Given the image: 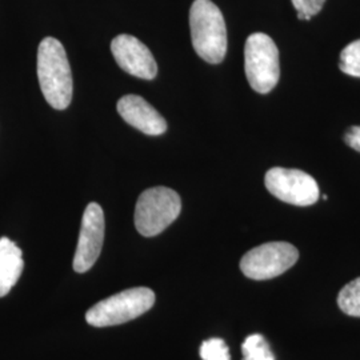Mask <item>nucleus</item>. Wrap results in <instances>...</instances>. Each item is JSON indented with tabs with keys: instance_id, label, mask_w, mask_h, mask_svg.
I'll return each instance as SVG.
<instances>
[{
	"instance_id": "nucleus-1",
	"label": "nucleus",
	"mask_w": 360,
	"mask_h": 360,
	"mask_svg": "<svg viewBox=\"0 0 360 360\" xmlns=\"http://www.w3.org/2000/svg\"><path fill=\"white\" fill-rule=\"evenodd\" d=\"M38 79L44 99L55 110H65L72 101V74L63 44L43 39L38 49Z\"/></svg>"
},
{
	"instance_id": "nucleus-2",
	"label": "nucleus",
	"mask_w": 360,
	"mask_h": 360,
	"mask_svg": "<svg viewBox=\"0 0 360 360\" xmlns=\"http://www.w3.org/2000/svg\"><path fill=\"white\" fill-rule=\"evenodd\" d=\"M193 50L207 63L219 65L227 53V28L223 13L211 0H195L190 10Z\"/></svg>"
},
{
	"instance_id": "nucleus-3",
	"label": "nucleus",
	"mask_w": 360,
	"mask_h": 360,
	"mask_svg": "<svg viewBox=\"0 0 360 360\" xmlns=\"http://www.w3.org/2000/svg\"><path fill=\"white\" fill-rule=\"evenodd\" d=\"M155 304V292L147 287H135L110 296L92 306L86 321L94 327H108L134 321Z\"/></svg>"
},
{
	"instance_id": "nucleus-4",
	"label": "nucleus",
	"mask_w": 360,
	"mask_h": 360,
	"mask_svg": "<svg viewBox=\"0 0 360 360\" xmlns=\"http://www.w3.org/2000/svg\"><path fill=\"white\" fill-rule=\"evenodd\" d=\"M181 200L167 187H153L141 193L135 207V226L138 232L151 238L165 231L180 215Z\"/></svg>"
},
{
	"instance_id": "nucleus-5",
	"label": "nucleus",
	"mask_w": 360,
	"mask_h": 360,
	"mask_svg": "<svg viewBox=\"0 0 360 360\" xmlns=\"http://www.w3.org/2000/svg\"><path fill=\"white\" fill-rule=\"evenodd\" d=\"M245 70L251 89L259 94H269L281 77L279 50L266 34L255 32L247 38Z\"/></svg>"
},
{
	"instance_id": "nucleus-6",
	"label": "nucleus",
	"mask_w": 360,
	"mask_h": 360,
	"mask_svg": "<svg viewBox=\"0 0 360 360\" xmlns=\"http://www.w3.org/2000/svg\"><path fill=\"white\" fill-rule=\"evenodd\" d=\"M299 251L287 242H270L250 250L240 260V270L254 281H269L290 270Z\"/></svg>"
},
{
	"instance_id": "nucleus-7",
	"label": "nucleus",
	"mask_w": 360,
	"mask_h": 360,
	"mask_svg": "<svg viewBox=\"0 0 360 360\" xmlns=\"http://www.w3.org/2000/svg\"><path fill=\"white\" fill-rule=\"evenodd\" d=\"M264 183L275 198L294 206H312L321 195L316 180L300 169L271 168L266 174Z\"/></svg>"
},
{
	"instance_id": "nucleus-8",
	"label": "nucleus",
	"mask_w": 360,
	"mask_h": 360,
	"mask_svg": "<svg viewBox=\"0 0 360 360\" xmlns=\"http://www.w3.org/2000/svg\"><path fill=\"white\" fill-rule=\"evenodd\" d=\"M104 212L98 203L86 207L74 257V270L84 274L92 269L101 255L104 240Z\"/></svg>"
},
{
	"instance_id": "nucleus-9",
	"label": "nucleus",
	"mask_w": 360,
	"mask_h": 360,
	"mask_svg": "<svg viewBox=\"0 0 360 360\" xmlns=\"http://www.w3.org/2000/svg\"><path fill=\"white\" fill-rule=\"evenodd\" d=\"M111 52L116 63L132 77L153 80L158 74L154 55L146 44L132 35H117L111 41Z\"/></svg>"
},
{
	"instance_id": "nucleus-10",
	"label": "nucleus",
	"mask_w": 360,
	"mask_h": 360,
	"mask_svg": "<svg viewBox=\"0 0 360 360\" xmlns=\"http://www.w3.org/2000/svg\"><path fill=\"white\" fill-rule=\"evenodd\" d=\"M117 112L129 126L150 136H158L167 131V122L151 104L139 95H126L117 102Z\"/></svg>"
},
{
	"instance_id": "nucleus-11",
	"label": "nucleus",
	"mask_w": 360,
	"mask_h": 360,
	"mask_svg": "<svg viewBox=\"0 0 360 360\" xmlns=\"http://www.w3.org/2000/svg\"><path fill=\"white\" fill-rule=\"evenodd\" d=\"M25 269L22 250L8 238H0V297L7 295Z\"/></svg>"
},
{
	"instance_id": "nucleus-12",
	"label": "nucleus",
	"mask_w": 360,
	"mask_h": 360,
	"mask_svg": "<svg viewBox=\"0 0 360 360\" xmlns=\"http://www.w3.org/2000/svg\"><path fill=\"white\" fill-rule=\"evenodd\" d=\"M338 306L346 315L360 318V278L342 288L338 295Z\"/></svg>"
},
{
	"instance_id": "nucleus-13",
	"label": "nucleus",
	"mask_w": 360,
	"mask_h": 360,
	"mask_svg": "<svg viewBox=\"0 0 360 360\" xmlns=\"http://www.w3.org/2000/svg\"><path fill=\"white\" fill-rule=\"evenodd\" d=\"M243 360H275L269 342L260 334L250 335L242 345Z\"/></svg>"
},
{
	"instance_id": "nucleus-14",
	"label": "nucleus",
	"mask_w": 360,
	"mask_h": 360,
	"mask_svg": "<svg viewBox=\"0 0 360 360\" xmlns=\"http://www.w3.org/2000/svg\"><path fill=\"white\" fill-rule=\"evenodd\" d=\"M339 67L349 77H360V39L349 43L342 51Z\"/></svg>"
},
{
	"instance_id": "nucleus-15",
	"label": "nucleus",
	"mask_w": 360,
	"mask_h": 360,
	"mask_svg": "<svg viewBox=\"0 0 360 360\" xmlns=\"http://www.w3.org/2000/svg\"><path fill=\"white\" fill-rule=\"evenodd\" d=\"M199 355L203 360H231L230 348L220 338L205 340L199 349Z\"/></svg>"
},
{
	"instance_id": "nucleus-16",
	"label": "nucleus",
	"mask_w": 360,
	"mask_h": 360,
	"mask_svg": "<svg viewBox=\"0 0 360 360\" xmlns=\"http://www.w3.org/2000/svg\"><path fill=\"white\" fill-rule=\"evenodd\" d=\"M297 13H304L309 18L321 13L326 0H291Z\"/></svg>"
},
{
	"instance_id": "nucleus-17",
	"label": "nucleus",
	"mask_w": 360,
	"mask_h": 360,
	"mask_svg": "<svg viewBox=\"0 0 360 360\" xmlns=\"http://www.w3.org/2000/svg\"><path fill=\"white\" fill-rule=\"evenodd\" d=\"M345 141L351 148L360 153V126H354L348 129L345 135Z\"/></svg>"
}]
</instances>
